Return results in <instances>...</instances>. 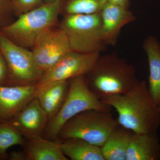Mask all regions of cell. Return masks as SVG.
I'll use <instances>...</instances> for the list:
<instances>
[{"label":"cell","mask_w":160,"mask_h":160,"mask_svg":"<svg viewBox=\"0 0 160 160\" xmlns=\"http://www.w3.org/2000/svg\"><path fill=\"white\" fill-rule=\"evenodd\" d=\"M59 27L66 33L72 51L101 52L107 46L102 37L100 12L63 16Z\"/></svg>","instance_id":"6"},{"label":"cell","mask_w":160,"mask_h":160,"mask_svg":"<svg viewBox=\"0 0 160 160\" xmlns=\"http://www.w3.org/2000/svg\"><path fill=\"white\" fill-rule=\"evenodd\" d=\"M118 113V124L136 133L157 132L160 112L144 81H138L129 91L101 100Z\"/></svg>","instance_id":"1"},{"label":"cell","mask_w":160,"mask_h":160,"mask_svg":"<svg viewBox=\"0 0 160 160\" xmlns=\"http://www.w3.org/2000/svg\"><path fill=\"white\" fill-rule=\"evenodd\" d=\"M85 77L89 89L101 101L125 93L139 81L133 66L114 52L100 56Z\"/></svg>","instance_id":"2"},{"label":"cell","mask_w":160,"mask_h":160,"mask_svg":"<svg viewBox=\"0 0 160 160\" xmlns=\"http://www.w3.org/2000/svg\"><path fill=\"white\" fill-rule=\"evenodd\" d=\"M109 2L122 6L126 9H129L130 6L129 0H108Z\"/></svg>","instance_id":"25"},{"label":"cell","mask_w":160,"mask_h":160,"mask_svg":"<svg viewBox=\"0 0 160 160\" xmlns=\"http://www.w3.org/2000/svg\"><path fill=\"white\" fill-rule=\"evenodd\" d=\"M48 115L35 97L9 121L27 139L43 136Z\"/></svg>","instance_id":"10"},{"label":"cell","mask_w":160,"mask_h":160,"mask_svg":"<svg viewBox=\"0 0 160 160\" xmlns=\"http://www.w3.org/2000/svg\"><path fill=\"white\" fill-rule=\"evenodd\" d=\"M0 51L7 63L9 78L6 86L36 84L43 72L32 51L12 42L0 32Z\"/></svg>","instance_id":"7"},{"label":"cell","mask_w":160,"mask_h":160,"mask_svg":"<svg viewBox=\"0 0 160 160\" xmlns=\"http://www.w3.org/2000/svg\"><path fill=\"white\" fill-rule=\"evenodd\" d=\"M31 50L38 66L44 72L71 50L66 33L55 26L40 35Z\"/></svg>","instance_id":"9"},{"label":"cell","mask_w":160,"mask_h":160,"mask_svg":"<svg viewBox=\"0 0 160 160\" xmlns=\"http://www.w3.org/2000/svg\"><path fill=\"white\" fill-rule=\"evenodd\" d=\"M8 158L11 160H27L26 155L23 150L12 152L8 155Z\"/></svg>","instance_id":"24"},{"label":"cell","mask_w":160,"mask_h":160,"mask_svg":"<svg viewBox=\"0 0 160 160\" xmlns=\"http://www.w3.org/2000/svg\"><path fill=\"white\" fill-rule=\"evenodd\" d=\"M100 52L81 53L73 51L66 53L59 61L43 72L37 83V87L58 81H67L85 75L94 65Z\"/></svg>","instance_id":"8"},{"label":"cell","mask_w":160,"mask_h":160,"mask_svg":"<svg viewBox=\"0 0 160 160\" xmlns=\"http://www.w3.org/2000/svg\"><path fill=\"white\" fill-rule=\"evenodd\" d=\"M118 125L111 112L86 110L75 116L63 126L58 139L79 138L102 147Z\"/></svg>","instance_id":"5"},{"label":"cell","mask_w":160,"mask_h":160,"mask_svg":"<svg viewBox=\"0 0 160 160\" xmlns=\"http://www.w3.org/2000/svg\"><path fill=\"white\" fill-rule=\"evenodd\" d=\"M9 78V69L4 56L0 51V86L7 84Z\"/></svg>","instance_id":"23"},{"label":"cell","mask_w":160,"mask_h":160,"mask_svg":"<svg viewBox=\"0 0 160 160\" xmlns=\"http://www.w3.org/2000/svg\"><path fill=\"white\" fill-rule=\"evenodd\" d=\"M158 108L159 110V111L160 112V102L159 103V104H158Z\"/></svg>","instance_id":"27"},{"label":"cell","mask_w":160,"mask_h":160,"mask_svg":"<svg viewBox=\"0 0 160 160\" xmlns=\"http://www.w3.org/2000/svg\"><path fill=\"white\" fill-rule=\"evenodd\" d=\"M26 139L9 122H0V160L8 158L7 151L13 146H22Z\"/></svg>","instance_id":"20"},{"label":"cell","mask_w":160,"mask_h":160,"mask_svg":"<svg viewBox=\"0 0 160 160\" xmlns=\"http://www.w3.org/2000/svg\"><path fill=\"white\" fill-rule=\"evenodd\" d=\"M101 32L106 46H114L121 29L135 21L136 17L129 9L106 2L100 11Z\"/></svg>","instance_id":"12"},{"label":"cell","mask_w":160,"mask_h":160,"mask_svg":"<svg viewBox=\"0 0 160 160\" xmlns=\"http://www.w3.org/2000/svg\"><path fill=\"white\" fill-rule=\"evenodd\" d=\"M112 107L103 103L89 89L85 75L69 80L68 94L62 106L46 125L43 137L47 139L58 140L59 132L69 120L86 110L111 112Z\"/></svg>","instance_id":"4"},{"label":"cell","mask_w":160,"mask_h":160,"mask_svg":"<svg viewBox=\"0 0 160 160\" xmlns=\"http://www.w3.org/2000/svg\"><path fill=\"white\" fill-rule=\"evenodd\" d=\"M132 132L118 125L102 146L105 160H126Z\"/></svg>","instance_id":"18"},{"label":"cell","mask_w":160,"mask_h":160,"mask_svg":"<svg viewBox=\"0 0 160 160\" xmlns=\"http://www.w3.org/2000/svg\"><path fill=\"white\" fill-rule=\"evenodd\" d=\"M62 140L61 142L59 140L61 149L69 159L105 160L102 147L79 138H70Z\"/></svg>","instance_id":"17"},{"label":"cell","mask_w":160,"mask_h":160,"mask_svg":"<svg viewBox=\"0 0 160 160\" xmlns=\"http://www.w3.org/2000/svg\"></svg>","instance_id":"28"},{"label":"cell","mask_w":160,"mask_h":160,"mask_svg":"<svg viewBox=\"0 0 160 160\" xmlns=\"http://www.w3.org/2000/svg\"><path fill=\"white\" fill-rule=\"evenodd\" d=\"M23 151L27 160H68L62 151L59 141L43 136L26 139Z\"/></svg>","instance_id":"15"},{"label":"cell","mask_w":160,"mask_h":160,"mask_svg":"<svg viewBox=\"0 0 160 160\" xmlns=\"http://www.w3.org/2000/svg\"><path fill=\"white\" fill-rule=\"evenodd\" d=\"M15 17L36 8L44 3V0H11Z\"/></svg>","instance_id":"22"},{"label":"cell","mask_w":160,"mask_h":160,"mask_svg":"<svg viewBox=\"0 0 160 160\" xmlns=\"http://www.w3.org/2000/svg\"><path fill=\"white\" fill-rule=\"evenodd\" d=\"M160 160V141L157 132H132L126 160Z\"/></svg>","instance_id":"13"},{"label":"cell","mask_w":160,"mask_h":160,"mask_svg":"<svg viewBox=\"0 0 160 160\" xmlns=\"http://www.w3.org/2000/svg\"><path fill=\"white\" fill-rule=\"evenodd\" d=\"M61 1L44 2L24 12L0 32L12 42L31 50L40 35L57 26L61 13Z\"/></svg>","instance_id":"3"},{"label":"cell","mask_w":160,"mask_h":160,"mask_svg":"<svg viewBox=\"0 0 160 160\" xmlns=\"http://www.w3.org/2000/svg\"><path fill=\"white\" fill-rule=\"evenodd\" d=\"M143 48L149 63L148 89L157 105L160 102V45L156 38L149 36L143 43Z\"/></svg>","instance_id":"16"},{"label":"cell","mask_w":160,"mask_h":160,"mask_svg":"<svg viewBox=\"0 0 160 160\" xmlns=\"http://www.w3.org/2000/svg\"><path fill=\"white\" fill-rule=\"evenodd\" d=\"M108 0H61V14H91L101 11Z\"/></svg>","instance_id":"19"},{"label":"cell","mask_w":160,"mask_h":160,"mask_svg":"<svg viewBox=\"0 0 160 160\" xmlns=\"http://www.w3.org/2000/svg\"><path fill=\"white\" fill-rule=\"evenodd\" d=\"M14 17L11 0H0V29L12 22Z\"/></svg>","instance_id":"21"},{"label":"cell","mask_w":160,"mask_h":160,"mask_svg":"<svg viewBox=\"0 0 160 160\" xmlns=\"http://www.w3.org/2000/svg\"><path fill=\"white\" fill-rule=\"evenodd\" d=\"M61 0H44V2H58Z\"/></svg>","instance_id":"26"},{"label":"cell","mask_w":160,"mask_h":160,"mask_svg":"<svg viewBox=\"0 0 160 160\" xmlns=\"http://www.w3.org/2000/svg\"><path fill=\"white\" fill-rule=\"evenodd\" d=\"M36 84L0 86V122H8L35 97Z\"/></svg>","instance_id":"11"},{"label":"cell","mask_w":160,"mask_h":160,"mask_svg":"<svg viewBox=\"0 0 160 160\" xmlns=\"http://www.w3.org/2000/svg\"><path fill=\"white\" fill-rule=\"evenodd\" d=\"M69 85V80L53 82L38 87L35 98L48 115L49 121L54 117L62 106L68 94Z\"/></svg>","instance_id":"14"}]
</instances>
